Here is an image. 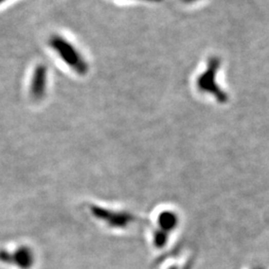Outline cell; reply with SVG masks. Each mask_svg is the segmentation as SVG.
I'll use <instances>...</instances> for the list:
<instances>
[{
	"instance_id": "cell-2",
	"label": "cell",
	"mask_w": 269,
	"mask_h": 269,
	"mask_svg": "<svg viewBox=\"0 0 269 269\" xmlns=\"http://www.w3.org/2000/svg\"><path fill=\"white\" fill-rule=\"evenodd\" d=\"M219 68V59L214 58L209 61L207 70L202 73V76L199 79V88L203 91L213 94L219 102H224L226 100V96L224 92L221 91V89L219 88L218 84L216 83V76L217 72Z\"/></svg>"
},
{
	"instance_id": "cell-4",
	"label": "cell",
	"mask_w": 269,
	"mask_h": 269,
	"mask_svg": "<svg viewBox=\"0 0 269 269\" xmlns=\"http://www.w3.org/2000/svg\"><path fill=\"white\" fill-rule=\"evenodd\" d=\"M145 1H159V0H145Z\"/></svg>"
},
{
	"instance_id": "cell-6",
	"label": "cell",
	"mask_w": 269,
	"mask_h": 269,
	"mask_svg": "<svg viewBox=\"0 0 269 269\" xmlns=\"http://www.w3.org/2000/svg\"><path fill=\"white\" fill-rule=\"evenodd\" d=\"M185 1H193V0H185Z\"/></svg>"
},
{
	"instance_id": "cell-3",
	"label": "cell",
	"mask_w": 269,
	"mask_h": 269,
	"mask_svg": "<svg viewBox=\"0 0 269 269\" xmlns=\"http://www.w3.org/2000/svg\"><path fill=\"white\" fill-rule=\"evenodd\" d=\"M47 74V68L45 65L40 64L34 69L30 85V94L36 101L42 100L46 94Z\"/></svg>"
},
{
	"instance_id": "cell-5",
	"label": "cell",
	"mask_w": 269,
	"mask_h": 269,
	"mask_svg": "<svg viewBox=\"0 0 269 269\" xmlns=\"http://www.w3.org/2000/svg\"><path fill=\"white\" fill-rule=\"evenodd\" d=\"M3 1H5V0H0V3H1V2H3Z\"/></svg>"
},
{
	"instance_id": "cell-1",
	"label": "cell",
	"mask_w": 269,
	"mask_h": 269,
	"mask_svg": "<svg viewBox=\"0 0 269 269\" xmlns=\"http://www.w3.org/2000/svg\"><path fill=\"white\" fill-rule=\"evenodd\" d=\"M49 45L60 58L80 75H86L89 66L82 55L67 40L59 35H53L49 39Z\"/></svg>"
}]
</instances>
